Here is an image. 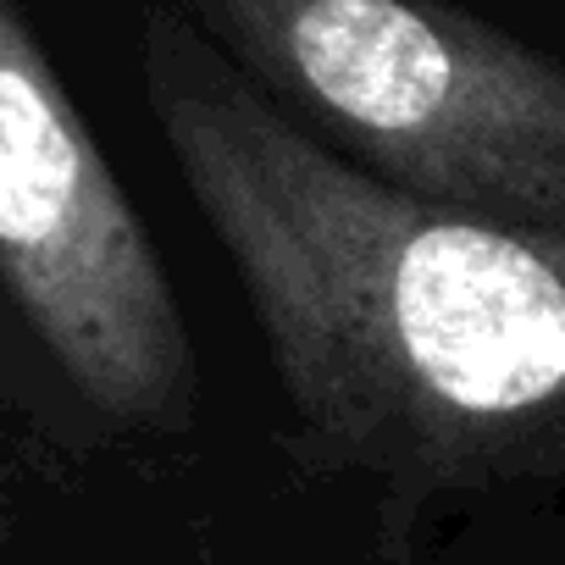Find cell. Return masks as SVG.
<instances>
[{"mask_svg":"<svg viewBox=\"0 0 565 565\" xmlns=\"http://www.w3.org/2000/svg\"><path fill=\"white\" fill-rule=\"evenodd\" d=\"M139 73L317 444L394 477H466L565 422V227L372 178L167 7L145 12Z\"/></svg>","mask_w":565,"mask_h":565,"instance_id":"1","label":"cell"},{"mask_svg":"<svg viewBox=\"0 0 565 565\" xmlns=\"http://www.w3.org/2000/svg\"><path fill=\"white\" fill-rule=\"evenodd\" d=\"M0 282L100 411H189L194 355L172 277L12 0H0Z\"/></svg>","mask_w":565,"mask_h":565,"instance_id":"3","label":"cell"},{"mask_svg":"<svg viewBox=\"0 0 565 565\" xmlns=\"http://www.w3.org/2000/svg\"><path fill=\"white\" fill-rule=\"evenodd\" d=\"M227 67L433 205L565 227V67L444 0H161Z\"/></svg>","mask_w":565,"mask_h":565,"instance_id":"2","label":"cell"}]
</instances>
